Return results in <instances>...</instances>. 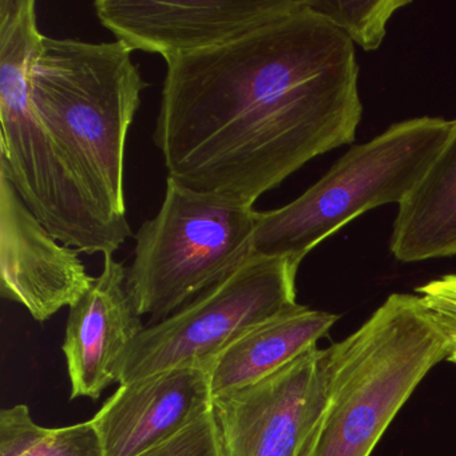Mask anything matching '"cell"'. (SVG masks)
I'll list each match as a JSON object with an SVG mask.
<instances>
[{
    "mask_svg": "<svg viewBox=\"0 0 456 456\" xmlns=\"http://www.w3.org/2000/svg\"><path fill=\"white\" fill-rule=\"evenodd\" d=\"M165 62L153 140L167 177L193 191L255 205L356 137L354 45L308 0L241 38Z\"/></svg>",
    "mask_w": 456,
    "mask_h": 456,
    "instance_id": "6da1fadb",
    "label": "cell"
},
{
    "mask_svg": "<svg viewBox=\"0 0 456 456\" xmlns=\"http://www.w3.org/2000/svg\"><path fill=\"white\" fill-rule=\"evenodd\" d=\"M133 52L44 36L30 70L39 118L69 178L117 247L133 236L125 201L127 134L149 86Z\"/></svg>",
    "mask_w": 456,
    "mask_h": 456,
    "instance_id": "7a4b0ae2",
    "label": "cell"
},
{
    "mask_svg": "<svg viewBox=\"0 0 456 456\" xmlns=\"http://www.w3.org/2000/svg\"><path fill=\"white\" fill-rule=\"evenodd\" d=\"M451 338L419 295L394 293L328 346V400L303 456H370Z\"/></svg>",
    "mask_w": 456,
    "mask_h": 456,
    "instance_id": "3957f363",
    "label": "cell"
},
{
    "mask_svg": "<svg viewBox=\"0 0 456 456\" xmlns=\"http://www.w3.org/2000/svg\"><path fill=\"white\" fill-rule=\"evenodd\" d=\"M452 124L431 117L408 119L354 146L295 201L258 212L253 253L301 263L354 218L402 204L442 151Z\"/></svg>",
    "mask_w": 456,
    "mask_h": 456,
    "instance_id": "277c9868",
    "label": "cell"
},
{
    "mask_svg": "<svg viewBox=\"0 0 456 456\" xmlns=\"http://www.w3.org/2000/svg\"><path fill=\"white\" fill-rule=\"evenodd\" d=\"M258 212L167 178L156 217L135 233L126 287L135 311L159 322L233 273L253 255Z\"/></svg>",
    "mask_w": 456,
    "mask_h": 456,
    "instance_id": "5b68a950",
    "label": "cell"
},
{
    "mask_svg": "<svg viewBox=\"0 0 456 456\" xmlns=\"http://www.w3.org/2000/svg\"><path fill=\"white\" fill-rule=\"evenodd\" d=\"M34 0H0V170L42 225L79 253L119 249L63 169L33 102L30 70L44 34Z\"/></svg>",
    "mask_w": 456,
    "mask_h": 456,
    "instance_id": "8992f818",
    "label": "cell"
},
{
    "mask_svg": "<svg viewBox=\"0 0 456 456\" xmlns=\"http://www.w3.org/2000/svg\"><path fill=\"white\" fill-rule=\"evenodd\" d=\"M300 261L253 253L233 273L138 333L117 365L125 384L183 365L212 367L248 330L297 305Z\"/></svg>",
    "mask_w": 456,
    "mask_h": 456,
    "instance_id": "52a82bcc",
    "label": "cell"
},
{
    "mask_svg": "<svg viewBox=\"0 0 456 456\" xmlns=\"http://www.w3.org/2000/svg\"><path fill=\"white\" fill-rule=\"evenodd\" d=\"M330 352L309 349L250 386L213 399L221 456H303L328 400Z\"/></svg>",
    "mask_w": 456,
    "mask_h": 456,
    "instance_id": "ba28073f",
    "label": "cell"
},
{
    "mask_svg": "<svg viewBox=\"0 0 456 456\" xmlns=\"http://www.w3.org/2000/svg\"><path fill=\"white\" fill-rule=\"evenodd\" d=\"M300 0H97L103 28L133 53L165 61L223 46L297 7Z\"/></svg>",
    "mask_w": 456,
    "mask_h": 456,
    "instance_id": "9c48e42d",
    "label": "cell"
},
{
    "mask_svg": "<svg viewBox=\"0 0 456 456\" xmlns=\"http://www.w3.org/2000/svg\"><path fill=\"white\" fill-rule=\"evenodd\" d=\"M79 252L58 241L0 170V295L47 322L94 284Z\"/></svg>",
    "mask_w": 456,
    "mask_h": 456,
    "instance_id": "30bf717a",
    "label": "cell"
},
{
    "mask_svg": "<svg viewBox=\"0 0 456 456\" xmlns=\"http://www.w3.org/2000/svg\"><path fill=\"white\" fill-rule=\"evenodd\" d=\"M210 367L183 365L119 384L92 418L105 456H140L212 411Z\"/></svg>",
    "mask_w": 456,
    "mask_h": 456,
    "instance_id": "8fae6325",
    "label": "cell"
},
{
    "mask_svg": "<svg viewBox=\"0 0 456 456\" xmlns=\"http://www.w3.org/2000/svg\"><path fill=\"white\" fill-rule=\"evenodd\" d=\"M124 264L103 256V268L89 292L69 312L62 352L70 399H100L116 383V370L143 330L126 287Z\"/></svg>",
    "mask_w": 456,
    "mask_h": 456,
    "instance_id": "7c38bea8",
    "label": "cell"
},
{
    "mask_svg": "<svg viewBox=\"0 0 456 456\" xmlns=\"http://www.w3.org/2000/svg\"><path fill=\"white\" fill-rule=\"evenodd\" d=\"M338 320V314L297 304L248 330L213 362V399L250 386L289 364L317 346Z\"/></svg>",
    "mask_w": 456,
    "mask_h": 456,
    "instance_id": "4fadbf2b",
    "label": "cell"
},
{
    "mask_svg": "<svg viewBox=\"0 0 456 456\" xmlns=\"http://www.w3.org/2000/svg\"><path fill=\"white\" fill-rule=\"evenodd\" d=\"M391 252L402 263L456 256V121L420 183L399 205Z\"/></svg>",
    "mask_w": 456,
    "mask_h": 456,
    "instance_id": "5bb4252c",
    "label": "cell"
},
{
    "mask_svg": "<svg viewBox=\"0 0 456 456\" xmlns=\"http://www.w3.org/2000/svg\"><path fill=\"white\" fill-rule=\"evenodd\" d=\"M0 456H105L92 419L66 427L41 426L26 404L0 411Z\"/></svg>",
    "mask_w": 456,
    "mask_h": 456,
    "instance_id": "9a60e30c",
    "label": "cell"
},
{
    "mask_svg": "<svg viewBox=\"0 0 456 456\" xmlns=\"http://www.w3.org/2000/svg\"><path fill=\"white\" fill-rule=\"evenodd\" d=\"M309 7L346 34L352 44L373 52L383 44L387 25L408 0H308Z\"/></svg>",
    "mask_w": 456,
    "mask_h": 456,
    "instance_id": "2e32d148",
    "label": "cell"
},
{
    "mask_svg": "<svg viewBox=\"0 0 456 456\" xmlns=\"http://www.w3.org/2000/svg\"><path fill=\"white\" fill-rule=\"evenodd\" d=\"M140 456H221L213 411L172 439Z\"/></svg>",
    "mask_w": 456,
    "mask_h": 456,
    "instance_id": "e0dca14e",
    "label": "cell"
},
{
    "mask_svg": "<svg viewBox=\"0 0 456 456\" xmlns=\"http://www.w3.org/2000/svg\"><path fill=\"white\" fill-rule=\"evenodd\" d=\"M416 295L439 317L445 330H456V274H445L420 285Z\"/></svg>",
    "mask_w": 456,
    "mask_h": 456,
    "instance_id": "ac0fdd59",
    "label": "cell"
},
{
    "mask_svg": "<svg viewBox=\"0 0 456 456\" xmlns=\"http://www.w3.org/2000/svg\"><path fill=\"white\" fill-rule=\"evenodd\" d=\"M447 332L448 335H450L451 343H452V346H451L450 356H448L447 360L456 365V330H447Z\"/></svg>",
    "mask_w": 456,
    "mask_h": 456,
    "instance_id": "d6986e66",
    "label": "cell"
}]
</instances>
